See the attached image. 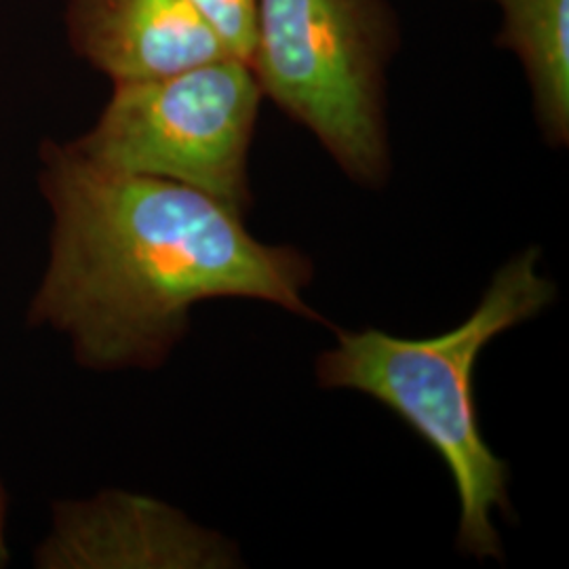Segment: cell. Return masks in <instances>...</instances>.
I'll return each mask as SVG.
<instances>
[{
    "label": "cell",
    "mask_w": 569,
    "mask_h": 569,
    "mask_svg": "<svg viewBox=\"0 0 569 569\" xmlns=\"http://www.w3.org/2000/svg\"><path fill=\"white\" fill-rule=\"evenodd\" d=\"M4 510H7V505H4V491H2V486H0V568L7 563V545H4Z\"/></svg>",
    "instance_id": "obj_9"
},
{
    "label": "cell",
    "mask_w": 569,
    "mask_h": 569,
    "mask_svg": "<svg viewBox=\"0 0 569 569\" xmlns=\"http://www.w3.org/2000/svg\"><path fill=\"white\" fill-rule=\"evenodd\" d=\"M51 253L30 321L68 336L82 366H161L190 310L247 298L323 321L306 302L312 262L266 244L243 213L199 188L93 163L70 143L42 148Z\"/></svg>",
    "instance_id": "obj_1"
},
{
    "label": "cell",
    "mask_w": 569,
    "mask_h": 569,
    "mask_svg": "<svg viewBox=\"0 0 569 569\" xmlns=\"http://www.w3.org/2000/svg\"><path fill=\"white\" fill-rule=\"evenodd\" d=\"M505 26L498 44L526 68L533 108L547 140H569V0H493Z\"/></svg>",
    "instance_id": "obj_7"
},
{
    "label": "cell",
    "mask_w": 569,
    "mask_h": 569,
    "mask_svg": "<svg viewBox=\"0 0 569 569\" xmlns=\"http://www.w3.org/2000/svg\"><path fill=\"white\" fill-rule=\"evenodd\" d=\"M392 20L380 0H258L251 70L352 180L388 176L385 68Z\"/></svg>",
    "instance_id": "obj_3"
},
{
    "label": "cell",
    "mask_w": 569,
    "mask_h": 569,
    "mask_svg": "<svg viewBox=\"0 0 569 569\" xmlns=\"http://www.w3.org/2000/svg\"><path fill=\"white\" fill-rule=\"evenodd\" d=\"M232 58L251 66L258 0H192Z\"/></svg>",
    "instance_id": "obj_8"
},
{
    "label": "cell",
    "mask_w": 569,
    "mask_h": 569,
    "mask_svg": "<svg viewBox=\"0 0 569 569\" xmlns=\"http://www.w3.org/2000/svg\"><path fill=\"white\" fill-rule=\"evenodd\" d=\"M232 549L182 512L124 491L56 507L39 568H228Z\"/></svg>",
    "instance_id": "obj_5"
},
{
    "label": "cell",
    "mask_w": 569,
    "mask_h": 569,
    "mask_svg": "<svg viewBox=\"0 0 569 569\" xmlns=\"http://www.w3.org/2000/svg\"><path fill=\"white\" fill-rule=\"evenodd\" d=\"M538 249L502 266L467 321L432 338H399L380 329L338 331L317 361L323 388L357 390L388 407L448 467L460 500L458 549L500 559L493 512H509V467L479 425L475 371L500 333L540 315L557 289L538 274Z\"/></svg>",
    "instance_id": "obj_2"
},
{
    "label": "cell",
    "mask_w": 569,
    "mask_h": 569,
    "mask_svg": "<svg viewBox=\"0 0 569 569\" xmlns=\"http://www.w3.org/2000/svg\"><path fill=\"white\" fill-rule=\"evenodd\" d=\"M66 26L72 49L114 84L230 56L192 0H66Z\"/></svg>",
    "instance_id": "obj_6"
},
{
    "label": "cell",
    "mask_w": 569,
    "mask_h": 569,
    "mask_svg": "<svg viewBox=\"0 0 569 569\" xmlns=\"http://www.w3.org/2000/svg\"><path fill=\"white\" fill-rule=\"evenodd\" d=\"M262 98L251 66L232 56L117 82L93 129L70 146L93 163L192 186L243 213Z\"/></svg>",
    "instance_id": "obj_4"
}]
</instances>
